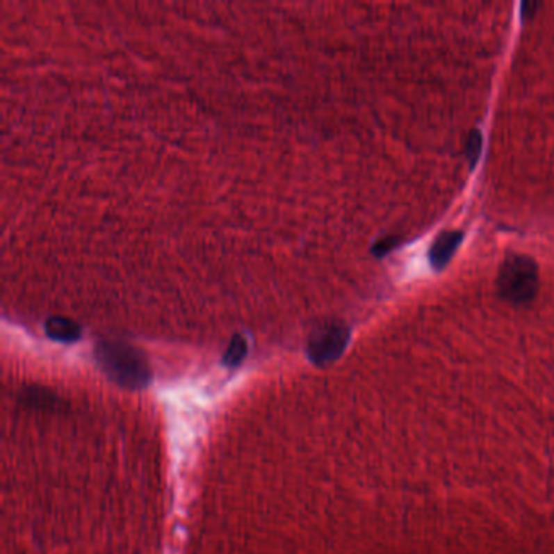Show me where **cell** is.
<instances>
[{"instance_id": "obj_10", "label": "cell", "mask_w": 554, "mask_h": 554, "mask_svg": "<svg viewBox=\"0 0 554 554\" xmlns=\"http://www.w3.org/2000/svg\"><path fill=\"white\" fill-rule=\"evenodd\" d=\"M539 8V3L538 2H523L522 6H520V10H522V18H532L535 15V12H537Z\"/></svg>"}, {"instance_id": "obj_8", "label": "cell", "mask_w": 554, "mask_h": 554, "mask_svg": "<svg viewBox=\"0 0 554 554\" xmlns=\"http://www.w3.org/2000/svg\"><path fill=\"white\" fill-rule=\"evenodd\" d=\"M481 147H483V137H481L480 130H476V129L471 130L469 135V140H466V148H465L466 156H469L471 168H475L476 163H478Z\"/></svg>"}, {"instance_id": "obj_5", "label": "cell", "mask_w": 554, "mask_h": 554, "mask_svg": "<svg viewBox=\"0 0 554 554\" xmlns=\"http://www.w3.org/2000/svg\"><path fill=\"white\" fill-rule=\"evenodd\" d=\"M44 330L49 339L56 341H62V343H74V341L79 340L81 335L80 325L76 324V322L62 316L49 317V319L46 320Z\"/></svg>"}, {"instance_id": "obj_9", "label": "cell", "mask_w": 554, "mask_h": 554, "mask_svg": "<svg viewBox=\"0 0 554 554\" xmlns=\"http://www.w3.org/2000/svg\"><path fill=\"white\" fill-rule=\"evenodd\" d=\"M397 245H398V239L393 238V236H389V238L380 239L373 245V254L375 257H384L385 254H389L390 250L397 247Z\"/></svg>"}, {"instance_id": "obj_2", "label": "cell", "mask_w": 554, "mask_h": 554, "mask_svg": "<svg viewBox=\"0 0 554 554\" xmlns=\"http://www.w3.org/2000/svg\"><path fill=\"white\" fill-rule=\"evenodd\" d=\"M498 291L512 304H527L537 296L538 267L533 259L522 254H509L498 275Z\"/></svg>"}, {"instance_id": "obj_7", "label": "cell", "mask_w": 554, "mask_h": 554, "mask_svg": "<svg viewBox=\"0 0 554 554\" xmlns=\"http://www.w3.org/2000/svg\"><path fill=\"white\" fill-rule=\"evenodd\" d=\"M22 398L25 400V403L35 405V407H54V395L51 392H47L44 389L40 387H26L23 389Z\"/></svg>"}, {"instance_id": "obj_4", "label": "cell", "mask_w": 554, "mask_h": 554, "mask_svg": "<svg viewBox=\"0 0 554 554\" xmlns=\"http://www.w3.org/2000/svg\"><path fill=\"white\" fill-rule=\"evenodd\" d=\"M462 241H464V233L462 231H444V233L437 236V239L432 243L430 249V262L432 268H444L450 262L455 250L459 249Z\"/></svg>"}, {"instance_id": "obj_3", "label": "cell", "mask_w": 554, "mask_h": 554, "mask_svg": "<svg viewBox=\"0 0 554 554\" xmlns=\"http://www.w3.org/2000/svg\"><path fill=\"white\" fill-rule=\"evenodd\" d=\"M350 340V329L341 322H327L312 332L307 356L316 366H327L340 358Z\"/></svg>"}, {"instance_id": "obj_6", "label": "cell", "mask_w": 554, "mask_h": 554, "mask_svg": "<svg viewBox=\"0 0 554 554\" xmlns=\"http://www.w3.org/2000/svg\"><path fill=\"white\" fill-rule=\"evenodd\" d=\"M245 355H247V343L241 335H234L223 355V364L226 368H236L243 363Z\"/></svg>"}, {"instance_id": "obj_1", "label": "cell", "mask_w": 554, "mask_h": 554, "mask_svg": "<svg viewBox=\"0 0 554 554\" xmlns=\"http://www.w3.org/2000/svg\"><path fill=\"white\" fill-rule=\"evenodd\" d=\"M95 358L108 377L120 387L140 390L152 380V369L140 350L124 341H99Z\"/></svg>"}]
</instances>
